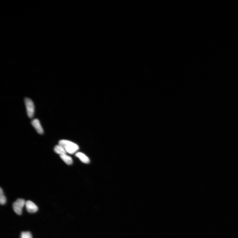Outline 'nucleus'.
Returning <instances> with one entry per match:
<instances>
[{
    "mask_svg": "<svg viewBox=\"0 0 238 238\" xmlns=\"http://www.w3.org/2000/svg\"><path fill=\"white\" fill-rule=\"evenodd\" d=\"M59 144L65 149L67 152L73 154L79 150V148L75 143L69 141L62 140L59 142Z\"/></svg>",
    "mask_w": 238,
    "mask_h": 238,
    "instance_id": "obj_1",
    "label": "nucleus"
},
{
    "mask_svg": "<svg viewBox=\"0 0 238 238\" xmlns=\"http://www.w3.org/2000/svg\"><path fill=\"white\" fill-rule=\"evenodd\" d=\"M26 202L23 199H17L13 204V208L16 214L21 215L22 214L23 208L25 205Z\"/></svg>",
    "mask_w": 238,
    "mask_h": 238,
    "instance_id": "obj_2",
    "label": "nucleus"
},
{
    "mask_svg": "<svg viewBox=\"0 0 238 238\" xmlns=\"http://www.w3.org/2000/svg\"><path fill=\"white\" fill-rule=\"evenodd\" d=\"M27 115L30 118H32L34 112V103L30 99L26 98L24 99Z\"/></svg>",
    "mask_w": 238,
    "mask_h": 238,
    "instance_id": "obj_3",
    "label": "nucleus"
},
{
    "mask_svg": "<svg viewBox=\"0 0 238 238\" xmlns=\"http://www.w3.org/2000/svg\"><path fill=\"white\" fill-rule=\"evenodd\" d=\"M25 207L27 211L30 214H34L38 211L37 206L31 201H28L26 202Z\"/></svg>",
    "mask_w": 238,
    "mask_h": 238,
    "instance_id": "obj_4",
    "label": "nucleus"
},
{
    "mask_svg": "<svg viewBox=\"0 0 238 238\" xmlns=\"http://www.w3.org/2000/svg\"><path fill=\"white\" fill-rule=\"evenodd\" d=\"M32 125L36 130L37 132L40 134H42L44 133V130L41 125L40 121L37 119H35L31 121Z\"/></svg>",
    "mask_w": 238,
    "mask_h": 238,
    "instance_id": "obj_5",
    "label": "nucleus"
},
{
    "mask_svg": "<svg viewBox=\"0 0 238 238\" xmlns=\"http://www.w3.org/2000/svg\"><path fill=\"white\" fill-rule=\"evenodd\" d=\"M76 157L79 158L80 161L85 163H88L90 160L87 156L81 152H78L76 154Z\"/></svg>",
    "mask_w": 238,
    "mask_h": 238,
    "instance_id": "obj_6",
    "label": "nucleus"
},
{
    "mask_svg": "<svg viewBox=\"0 0 238 238\" xmlns=\"http://www.w3.org/2000/svg\"><path fill=\"white\" fill-rule=\"evenodd\" d=\"M54 151L57 154L59 155H60L65 154L67 153V152L64 148L62 145L59 144L56 145L54 148Z\"/></svg>",
    "mask_w": 238,
    "mask_h": 238,
    "instance_id": "obj_7",
    "label": "nucleus"
},
{
    "mask_svg": "<svg viewBox=\"0 0 238 238\" xmlns=\"http://www.w3.org/2000/svg\"><path fill=\"white\" fill-rule=\"evenodd\" d=\"M62 160L67 165H72L73 163L72 158L66 154L60 155Z\"/></svg>",
    "mask_w": 238,
    "mask_h": 238,
    "instance_id": "obj_8",
    "label": "nucleus"
},
{
    "mask_svg": "<svg viewBox=\"0 0 238 238\" xmlns=\"http://www.w3.org/2000/svg\"><path fill=\"white\" fill-rule=\"evenodd\" d=\"M6 197L2 188H1V189H0V203L2 205H4L6 203Z\"/></svg>",
    "mask_w": 238,
    "mask_h": 238,
    "instance_id": "obj_9",
    "label": "nucleus"
},
{
    "mask_svg": "<svg viewBox=\"0 0 238 238\" xmlns=\"http://www.w3.org/2000/svg\"><path fill=\"white\" fill-rule=\"evenodd\" d=\"M21 238H32V236L29 232H23L21 233Z\"/></svg>",
    "mask_w": 238,
    "mask_h": 238,
    "instance_id": "obj_10",
    "label": "nucleus"
}]
</instances>
